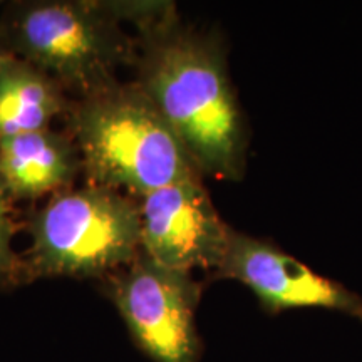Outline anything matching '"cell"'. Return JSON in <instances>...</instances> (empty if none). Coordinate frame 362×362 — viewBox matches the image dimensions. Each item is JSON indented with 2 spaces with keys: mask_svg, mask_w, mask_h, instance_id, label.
I'll list each match as a JSON object with an SVG mask.
<instances>
[{
  "mask_svg": "<svg viewBox=\"0 0 362 362\" xmlns=\"http://www.w3.org/2000/svg\"><path fill=\"white\" fill-rule=\"evenodd\" d=\"M25 264L37 279H104L141 252L138 198L96 185L71 188L29 218Z\"/></svg>",
  "mask_w": 362,
  "mask_h": 362,
  "instance_id": "obj_4",
  "label": "cell"
},
{
  "mask_svg": "<svg viewBox=\"0 0 362 362\" xmlns=\"http://www.w3.org/2000/svg\"><path fill=\"white\" fill-rule=\"evenodd\" d=\"M141 252L176 270L216 272L232 226L221 218L203 181H183L138 198Z\"/></svg>",
  "mask_w": 362,
  "mask_h": 362,
  "instance_id": "obj_6",
  "label": "cell"
},
{
  "mask_svg": "<svg viewBox=\"0 0 362 362\" xmlns=\"http://www.w3.org/2000/svg\"><path fill=\"white\" fill-rule=\"evenodd\" d=\"M17 220L13 200L0 180V291L30 284L25 259L13 250Z\"/></svg>",
  "mask_w": 362,
  "mask_h": 362,
  "instance_id": "obj_10",
  "label": "cell"
},
{
  "mask_svg": "<svg viewBox=\"0 0 362 362\" xmlns=\"http://www.w3.org/2000/svg\"><path fill=\"white\" fill-rule=\"evenodd\" d=\"M8 51L51 74L74 99L119 83L133 67L136 37L123 27L117 0H17L0 7Z\"/></svg>",
  "mask_w": 362,
  "mask_h": 362,
  "instance_id": "obj_3",
  "label": "cell"
},
{
  "mask_svg": "<svg viewBox=\"0 0 362 362\" xmlns=\"http://www.w3.org/2000/svg\"><path fill=\"white\" fill-rule=\"evenodd\" d=\"M215 279L237 280L270 315L291 309H327L362 322V297L317 274L274 243L232 228Z\"/></svg>",
  "mask_w": 362,
  "mask_h": 362,
  "instance_id": "obj_7",
  "label": "cell"
},
{
  "mask_svg": "<svg viewBox=\"0 0 362 362\" xmlns=\"http://www.w3.org/2000/svg\"><path fill=\"white\" fill-rule=\"evenodd\" d=\"M136 29L134 83L155 104L203 178L242 181L247 117L230 78L223 37L187 24L173 2H119Z\"/></svg>",
  "mask_w": 362,
  "mask_h": 362,
  "instance_id": "obj_1",
  "label": "cell"
},
{
  "mask_svg": "<svg viewBox=\"0 0 362 362\" xmlns=\"http://www.w3.org/2000/svg\"><path fill=\"white\" fill-rule=\"evenodd\" d=\"M64 119L88 185L141 198L170 185L205 180L134 81L74 99Z\"/></svg>",
  "mask_w": 362,
  "mask_h": 362,
  "instance_id": "obj_2",
  "label": "cell"
},
{
  "mask_svg": "<svg viewBox=\"0 0 362 362\" xmlns=\"http://www.w3.org/2000/svg\"><path fill=\"white\" fill-rule=\"evenodd\" d=\"M83 171L78 146L52 128L0 141V180L13 202H34L72 188Z\"/></svg>",
  "mask_w": 362,
  "mask_h": 362,
  "instance_id": "obj_8",
  "label": "cell"
},
{
  "mask_svg": "<svg viewBox=\"0 0 362 362\" xmlns=\"http://www.w3.org/2000/svg\"><path fill=\"white\" fill-rule=\"evenodd\" d=\"M0 6H2V4H0ZM12 56H13V54H12L11 51H8L6 40H4L2 30H0V71H2V67H4V64H6L7 59L12 57Z\"/></svg>",
  "mask_w": 362,
  "mask_h": 362,
  "instance_id": "obj_11",
  "label": "cell"
},
{
  "mask_svg": "<svg viewBox=\"0 0 362 362\" xmlns=\"http://www.w3.org/2000/svg\"><path fill=\"white\" fill-rule=\"evenodd\" d=\"M74 98L51 74L21 57H8L0 71V141L51 128L69 115Z\"/></svg>",
  "mask_w": 362,
  "mask_h": 362,
  "instance_id": "obj_9",
  "label": "cell"
},
{
  "mask_svg": "<svg viewBox=\"0 0 362 362\" xmlns=\"http://www.w3.org/2000/svg\"><path fill=\"white\" fill-rule=\"evenodd\" d=\"M134 346L153 362H200L197 309L203 285L193 272L165 267L139 252L123 269L99 280Z\"/></svg>",
  "mask_w": 362,
  "mask_h": 362,
  "instance_id": "obj_5",
  "label": "cell"
}]
</instances>
